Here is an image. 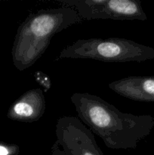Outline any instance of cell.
Segmentation results:
<instances>
[{"instance_id": "cell-1", "label": "cell", "mask_w": 154, "mask_h": 155, "mask_svg": "<svg viewBox=\"0 0 154 155\" xmlns=\"http://www.w3.org/2000/svg\"><path fill=\"white\" fill-rule=\"evenodd\" d=\"M79 118L110 149H134L150 133L154 119L150 115L123 113L97 95L76 92L71 96Z\"/></svg>"}, {"instance_id": "cell-2", "label": "cell", "mask_w": 154, "mask_h": 155, "mask_svg": "<svg viewBox=\"0 0 154 155\" xmlns=\"http://www.w3.org/2000/svg\"><path fill=\"white\" fill-rule=\"evenodd\" d=\"M82 21L76 11L66 6L41 9L29 15L17 30L11 50L15 68H30L48 48L51 39L62 30Z\"/></svg>"}, {"instance_id": "cell-3", "label": "cell", "mask_w": 154, "mask_h": 155, "mask_svg": "<svg viewBox=\"0 0 154 155\" xmlns=\"http://www.w3.org/2000/svg\"><path fill=\"white\" fill-rule=\"evenodd\" d=\"M58 58L104 62H140L154 59V48L122 38H91L79 39L68 45L60 51Z\"/></svg>"}, {"instance_id": "cell-4", "label": "cell", "mask_w": 154, "mask_h": 155, "mask_svg": "<svg viewBox=\"0 0 154 155\" xmlns=\"http://www.w3.org/2000/svg\"><path fill=\"white\" fill-rule=\"evenodd\" d=\"M75 9L82 19L119 21L146 20L139 0H57Z\"/></svg>"}, {"instance_id": "cell-5", "label": "cell", "mask_w": 154, "mask_h": 155, "mask_svg": "<svg viewBox=\"0 0 154 155\" xmlns=\"http://www.w3.org/2000/svg\"><path fill=\"white\" fill-rule=\"evenodd\" d=\"M55 134L66 155H104L94 133L75 117H60L56 124Z\"/></svg>"}, {"instance_id": "cell-6", "label": "cell", "mask_w": 154, "mask_h": 155, "mask_svg": "<svg viewBox=\"0 0 154 155\" xmlns=\"http://www.w3.org/2000/svg\"><path fill=\"white\" fill-rule=\"evenodd\" d=\"M46 104L42 89H30L10 106L7 117L18 122H36L43 116Z\"/></svg>"}, {"instance_id": "cell-7", "label": "cell", "mask_w": 154, "mask_h": 155, "mask_svg": "<svg viewBox=\"0 0 154 155\" xmlns=\"http://www.w3.org/2000/svg\"><path fill=\"white\" fill-rule=\"evenodd\" d=\"M119 95L137 101H154V77H128L109 83Z\"/></svg>"}, {"instance_id": "cell-8", "label": "cell", "mask_w": 154, "mask_h": 155, "mask_svg": "<svg viewBox=\"0 0 154 155\" xmlns=\"http://www.w3.org/2000/svg\"><path fill=\"white\" fill-rule=\"evenodd\" d=\"M20 148L16 144L0 142V155H18Z\"/></svg>"}, {"instance_id": "cell-9", "label": "cell", "mask_w": 154, "mask_h": 155, "mask_svg": "<svg viewBox=\"0 0 154 155\" xmlns=\"http://www.w3.org/2000/svg\"><path fill=\"white\" fill-rule=\"evenodd\" d=\"M51 155H66L59 146V144L57 141L51 147Z\"/></svg>"}]
</instances>
